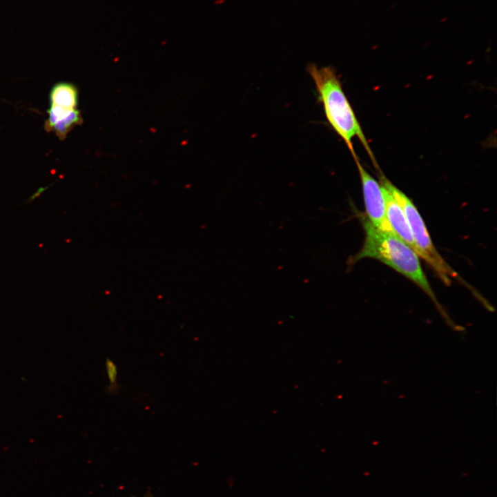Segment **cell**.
<instances>
[{
  "instance_id": "9",
  "label": "cell",
  "mask_w": 497,
  "mask_h": 497,
  "mask_svg": "<svg viewBox=\"0 0 497 497\" xmlns=\"http://www.w3.org/2000/svg\"><path fill=\"white\" fill-rule=\"evenodd\" d=\"M48 187H41L39 188L36 192H35L32 195H30L25 202L26 204H30L32 202H33L35 199H37L38 197H39L41 193H43Z\"/></svg>"
},
{
  "instance_id": "2",
  "label": "cell",
  "mask_w": 497,
  "mask_h": 497,
  "mask_svg": "<svg viewBox=\"0 0 497 497\" xmlns=\"http://www.w3.org/2000/svg\"><path fill=\"white\" fill-rule=\"evenodd\" d=\"M307 72L314 83L318 99L322 106L327 122L344 141L354 160L358 157L352 140L358 138L374 166L378 169V165L335 69L331 66L320 68L311 64L307 66Z\"/></svg>"
},
{
  "instance_id": "1",
  "label": "cell",
  "mask_w": 497,
  "mask_h": 497,
  "mask_svg": "<svg viewBox=\"0 0 497 497\" xmlns=\"http://www.w3.org/2000/svg\"><path fill=\"white\" fill-rule=\"evenodd\" d=\"M358 216L364 231V240L360 250L349 258L348 266H353L358 261L368 257L383 262L420 288L449 323L451 320L438 302L423 272L418 254L395 233L377 228L365 215L358 213Z\"/></svg>"
},
{
  "instance_id": "5",
  "label": "cell",
  "mask_w": 497,
  "mask_h": 497,
  "mask_svg": "<svg viewBox=\"0 0 497 497\" xmlns=\"http://www.w3.org/2000/svg\"><path fill=\"white\" fill-rule=\"evenodd\" d=\"M387 220L395 234L416 253V248L405 214L389 190L381 184Z\"/></svg>"
},
{
  "instance_id": "4",
  "label": "cell",
  "mask_w": 497,
  "mask_h": 497,
  "mask_svg": "<svg viewBox=\"0 0 497 497\" xmlns=\"http://www.w3.org/2000/svg\"><path fill=\"white\" fill-rule=\"evenodd\" d=\"M361 180L365 216L377 228L393 233L386 215L382 190L377 182L362 166L359 159L355 160Z\"/></svg>"
},
{
  "instance_id": "8",
  "label": "cell",
  "mask_w": 497,
  "mask_h": 497,
  "mask_svg": "<svg viewBox=\"0 0 497 497\" xmlns=\"http://www.w3.org/2000/svg\"><path fill=\"white\" fill-rule=\"evenodd\" d=\"M106 368L108 378L111 384L115 383L117 380V370L115 363L110 359H107L106 362Z\"/></svg>"
},
{
  "instance_id": "3",
  "label": "cell",
  "mask_w": 497,
  "mask_h": 497,
  "mask_svg": "<svg viewBox=\"0 0 497 497\" xmlns=\"http://www.w3.org/2000/svg\"><path fill=\"white\" fill-rule=\"evenodd\" d=\"M379 182L387 188L402 207L413 236L416 253L433 270L446 285L449 286L451 278L460 279L458 273L445 261L434 246L424 221L411 199L393 184L380 170Z\"/></svg>"
},
{
  "instance_id": "6",
  "label": "cell",
  "mask_w": 497,
  "mask_h": 497,
  "mask_svg": "<svg viewBox=\"0 0 497 497\" xmlns=\"http://www.w3.org/2000/svg\"><path fill=\"white\" fill-rule=\"evenodd\" d=\"M48 113L46 129L53 131L61 139H64L74 126L81 122L80 113L76 109L67 110L51 106Z\"/></svg>"
},
{
  "instance_id": "7",
  "label": "cell",
  "mask_w": 497,
  "mask_h": 497,
  "mask_svg": "<svg viewBox=\"0 0 497 497\" xmlns=\"http://www.w3.org/2000/svg\"><path fill=\"white\" fill-rule=\"evenodd\" d=\"M52 106H58L67 110L75 109L77 104V90L68 83H59L52 89L50 95Z\"/></svg>"
}]
</instances>
